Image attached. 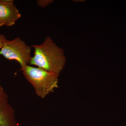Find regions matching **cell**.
Listing matches in <instances>:
<instances>
[{"mask_svg": "<svg viewBox=\"0 0 126 126\" xmlns=\"http://www.w3.org/2000/svg\"><path fill=\"white\" fill-rule=\"evenodd\" d=\"M32 47L34 52L30 64L59 77L66 63L63 50L57 46L49 36L46 37L41 44L32 45Z\"/></svg>", "mask_w": 126, "mask_h": 126, "instance_id": "1", "label": "cell"}, {"mask_svg": "<svg viewBox=\"0 0 126 126\" xmlns=\"http://www.w3.org/2000/svg\"><path fill=\"white\" fill-rule=\"evenodd\" d=\"M25 78L34 88L35 93L44 98L58 87V77L40 68L29 65L21 68Z\"/></svg>", "mask_w": 126, "mask_h": 126, "instance_id": "2", "label": "cell"}, {"mask_svg": "<svg viewBox=\"0 0 126 126\" xmlns=\"http://www.w3.org/2000/svg\"><path fill=\"white\" fill-rule=\"evenodd\" d=\"M31 52V47L20 38L16 37L11 40H6L0 50V55L9 60L17 61L21 68L30 64Z\"/></svg>", "mask_w": 126, "mask_h": 126, "instance_id": "3", "label": "cell"}, {"mask_svg": "<svg viewBox=\"0 0 126 126\" xmlns=\"http://www.w3.org/2000/svg\"><path fill=\"white\" fill-rule=\"evenodd\" d=\"M21 15L12 0H0V23L10 27L15 24Z\"/></svg>", "mask_w": 126, "mask_h": 126, "instance_id": "4", "label": "cell"}, {"mask_svg": "<svg viewBox=\"0 0 126 126\" xmlns=\"http://www.w3.org/2000/svg\"><path fill=\"white\" fill-rule=\"evenodd\" d=\"M0 126H19L16 120L14 108L8 98L0 97Z\"/></svg>", "mask_w": 126, "mask_h": 126, "instance_id": "5", "label": "cell"}, {"mask_svg": "<svg viewBox=\"0 0 126 126\" xmlns=\"http://www.w3.org/2000/svg\"><path fill=\"white\" fill-rule=\"evenodd\" d=\"M53 0H39L37 1V4L41 7H45L52 4Z\"/></svg>", "mask_w": 126, "mask_h": 126, "instance_id": "6", "label": "cell"}, {"mask_svg": "<svg viewBox=\"0 0 126 126\" xmlns=\"http://www.w3.org/2000/svg\"><path fill=\"white\" fill-rule=\"evenodd\" d=\"M4 35L2 34H0V49L2 48L4 43L6 40Z\"/></svg>", "mask_w": 126, "mask_h": 126, "instance_id": "7", "label": "cell"}, {"mask_svg": "<svg viewBox=\"0 0 126 126\" xmlns=\"http://www.w3.org/2000/svg\"><path fill=\"white\" fill-rule=\"evenodd\" d=\"M0 97L8 98L5 92L2 87L0 85Z\"/></svg>", "mask_w": 126, "mask_h": 126, "instance_id": "8", "label": "cell"}, {"mask_svg": "<svg viewBox=\"0 0 126 126\" xmlns=\"http://www.w3.org/2000/svg\"><path fill=\"white\" fill-rule=\"evenodd\" d=\"M2 26V25L1 24V23H0V27H1V26Z\"/></svg>", "mask_w": 126, "mask_h": 126, "instance_id": "9", "label": "cell"}]
</instances>
